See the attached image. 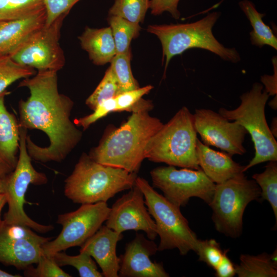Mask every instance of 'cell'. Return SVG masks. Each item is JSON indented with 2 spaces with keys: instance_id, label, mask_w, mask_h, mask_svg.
I'll use <instances>...</instances> for the list:
<instances>
[{
  "instance_id": "obj_18",
  "label": "cell",
  "mask_w": 277,
  "mask_h": 277,
  "mask_svg": "<svg viewBox=\"0 0 277 277\" xmlns=\"http://www.w3.org/2000/svg\"><path fill=\"white\" fill-rule=\"evenodd\" d=\"M7 90L0 93V176H6L15 169L19 147V126L15 115L5 104Z\"/></svg>"
},
{
  "instance_id": "obj_22",
  "label": "cell",
  "mask_w": 277,
  "mask_h": 277,
  "mask_svg": "<svg viewBox=\"0 0 277 277\" xmlns=\"http://www.w3.org/2000/svg\"><path fill=\"white\" fill-rule=\"evenodd\" d=\"M239 5L252 27L253 30L249 33L251 44L259 48L268 45L276 50V36L263 21L265 14L258 12L254 4L250 1H241Z\"/></svg>"
},
{
  "instance_id": "obj_20",
  "label": "cell",
  "mask_w": 277,
  "mask_h": 277,
  "mask_svg": "<svg viewBox=\"0 0 277 277\" xmlns=\"http://www.w3.org/2000/svg\"><path fill=\"white\" fill-rule=\"evenodd\" d=\"M44 10L33 16L0 21V56H10L34 32L46 23Z\"/></svg>"
},
{
  "instance_id": "obj_28",
  "label": "cell",
  "mask_w": 277,
  "mask_h": 277,
  "mask_svg": "<svg viewBox=\"0 0 277 277\" xmlns=\"http://www.w3.org/2000/svg\"><path fill=\"white\" fill-rule=\"evenodd\" d=\"M149 0H115L109 10L108 15L121 17L132 23H143L148 9Z\"/></svg>"
},
{
  "instance_id": "obj_24",
  "label": "cell",
  "mask_w": 277,
  "mask_h": 277,
  "mask_svg": "<svg viewBox=\"0 0 277 277\" xmlns=\"http://www.w3.org/2000/svg\"><path fill=\"white\" fill-rule=\"evenodd\" d=\"M108 22L112 31L116 54L124 53L130 50L131 41L140 34L141 29L140 24L115 15H109Z\"/></svg>"
},
{
  "instance_id": "obj_31",
  "label": "cell",
  "mask_w": 277,
  "mask_h": 277,
  "mask_svg": "<svg viewBox=\"0 0 277 277\" xmlns=\"http://www.w3.org/2000/svg\"><path fill=\"white\" fill-rule=\"evenodd\" d=\"M34 74L33 69L18 64L10 56H0V93L15 81L29 77Z\"/></svg>"
},
{
  "instance_id": "obj_17",
  "label": "cell",
  "mask_w": 277,
  "mask_h": 277,
  "mask_svg": "<svg viewBox=\"0 0 277 277\" xmlns=\"http://www.w3.org/2000/svg\"><path fill=\"white\" fill-rule=\"evenodd\" d=\"M51 238H10L0 234V263L24 270L37 264L44 255L43 245Z\"/></svg>"
},
{
  "instance_id": "obj_38",
  "label": "cell",
  "mask_w": 277,
  "mask_h": 277,
  "mask_svg": "<svg viewBox=\"0 0 277 277\" xmlns=\"http://www.w3.org/2000/svg\"><path fill=\"white\" fill-rule=\"evenodd\" d=\"M228 251L225 250L222 260L214 269L217 277H232L236 274L235 265L227 255Z\"/></svg>"
},
{
  "instance_id": "obj_44",
  "label": "cell",
  "mask_w": 277,
  "mask_h": 277,
  "mask_svg": "<svg viewBox=\"0 0 277 277\" xmlns=\"http://www.w3.org/2000/svg\"><path fill=\"white\" fill-rule=\"evenodd\" d=\"M276 96L274 97L269 103V106L273 110H276L277 108V100Z\"/></svg>"
},
{
  "instance_id": "obj_13",
  "label": "cell",
  "mask_w": 277,
  "mask_h": 277,
  "mask_svg": "<svg viewBox=\"0 0 277 277\" xmlns=\"http://www.w3.org/2000/svg\"><path fill=\"white\" fill-rule=\"evenodd\" d=\"M194 125L202 142L216 147L231 155H243L246 129L236 121L230 122L211 109H198L193 114Z\"/></svg>"
},
{
  "instance_id": "obj_15",
  "label": "cell",
  "mask_w": 277,
  "mask_h": 277,
  "mask_svg": "<svg viewBox=\"0 0 277 277\" xmlns=\"http://www.w3.org/2000/svg\"><path fill=\"white\" fill-rule=\"evenodd\" d=\"M157 251L155 244L142 234L127 244L125 251L120 257L118 276L168 277L162 263L152 262L150 256Z\"/></svg>"
},
{
  "instance_id": "obj_40",
  "label": "cell",
  "mask_w": 277,
  "mask_h": 277,
  "mask_svg": "<svg viewBox=\"0 0 277 277\" xmlns=\"http://www.w3.org/2000/svg\"><path fill=\"white\" fill-rule=\"evenodd\" d=\"M270 130L273 135L276 138L277 137V118L276 117H273L272 120L270 127H269Z\"/></svg>"
},
{
  "instance_id": "obj_2",
  "label": "cell",
  "mask_w": 277,
  "mask_h": 277,
  "mask_svg": "<svg viewBox=\"0 0 277 277\" xmlns=\"http://www.w3.org/2000/svg\"><path fill=\"white\" fill-rule=\"evenodd\" d=\"M148 110L132 112L118 128L107 129L98 145L88 155L98 163L137 173L146 159L145 148L163 123Z\"/></svg>"
},
{
  "instance_id": "obj_42",
  "label": "cell",
  "mask_w": 277,
  "mask_h": 277,
  "mask_svg": "<svg viewBox=\"0 0 277 277\" xmlns=\"http://www.w3.org/2000/svg\"><path fill=\"white\" fill-rule=\"evenodd\" d=\"M19 274H13L9 273L0 269V277H21Z\"/></svg>"
},
{
  "instance_id": "obj_37",
  "label": "cell",
  "mask_w": 277,
  "mask_h": 277,
  "mask_svg": "<svg viewBox=\"0 0 277 277\" xmlns=\"http://www.w3.org/2000/svg\"><path fill=\"white\" fill-rule=\"evenodd\" d=\"M180 0H149V9L153 15H159L169 12L176 19L180 18L181 13L177 9Z\"/></svg>"
},
{
  "instance_id": "obj_9",
  "label": "cell",
  "mask_w": 277,
  "mask_h": 277,
  "mask_svg": "<svg viewBox=\"0 0 277 277\" xmlns=\"http://www.w3.org/2000/svg\"><path fill=\"white\" fill-rule=\"evenodd\" d=\"M27 129L19 127V147L17 164L5 179L4 194L8 208L3 221L7 224L26 226L34 231L45 233L53 230L52 225H43L31 219L24 210L25 197L29 186L43 185L48 178L33 166L26 148Z\"/></svg>"
},
{
  "instance_id": "obj_27",
  "label": "cell",
  "mask_w": 277,
  "mask_h": 277,
  "mask_svg": "<svg viewBox=\"0 0 277 277\" xmlns=\"http://www.w3.org/2000/svg\"><path fill=\"white\" fill-rule=\"evenodd\" d=\"M59 266H71L76 269L81 277H102L103 275L97 269L95 262L87 253L80 252L76 255H70L60 251L52 255Z\"/></svg>"
},
{
  "instance_id": "obj_43",
  "label": "cell",
  "mask_w": 277,
  "mask_h": 277,
  "mask_svg": "<svg viewBox=\"0 0 277 277\" xmlns=\"http://www.w3.org/2000/svg\"><path fill=\"white\" fill-rule=\"evenodd\" d=\"M6 176H0V195L4 193L5 179Z\"/></svg>"
},
{
  "instance_id": "obj_11",
  "label": "cell",
  "mask_w": 277,
  "mask_h": 277,
  "mask_svg": "<svg viewBox=\"0 0 277 277\" xmlns=\"http://www.w3.org/2000/svg\"><path fill=\"white\" fill-rule=\"evenodd\" d=\"M150 176L153 187L160 189L169 201L179 208L185 206L193 197L209 204L215 187L201 169L160 166L152 169Z\"/></svg>"
},
{
  "instance_id": "obj_25",
  "label": "cell",
  "mask_w": 277,
  "mask_h": 277,
  "mask_svg": "<svg viewBox=\"0 0 277 277\" xmlns=\"http://www.w3.org/2000/svg\"><path fill=\"white\" fill-rule=\"evenodd\" d=\"M44 10L43 0H0V21L24 18Z\"/></svg>"
},
{
  "instance_id": "obj_35",
  "label": "cell",
  "mask_w": 277,
  "mask_h": 277,
  "mask_svg": "<svg viewBox=\"0 0 277 277\" xmlns=\"http://www.w3.org/2000/svg\"><path fill=\"white\" fill-rule=\"evenodd\" d=\"M115 98L103 101L93 110V112L84 117L75 118L74 123L76 126L81 127L83 130H86L91 124L99 119L112 112H116Z\"/></svg>"
},
{
  "instance_id": "obj_7",
  "label": "cell",
  "mask_w": 277,
  "mask_h": 277,
  "mask_svg": "<svg viewBox=\"0 0 277 277\" xmlns=\"http://www.w3.org/2000/svg\"><path fill=\"white\" fill-rule=\"evenodd\" d=\"M135 184L143 193L146 206L155 223L160 238L157 250L177 248L183 255L195 252L199 239L180 208L159 193L144 178L137 176Z\"/></svg>"
},
{
  "instance_id": "obj_6",
  "label": "cell",
  "mask_w": 277,
  "mask_h": 277,
  "mask_svg": "<svg viewBox=\"0 0 277 277\" xmlns=\"http://www.w3.org/2000/svg\"><path fill=\"white\" fill-rule=\"evenodd\" d=\"M269 95L259 83L253 84L251 89L242 94L241 104L234 109L221 108L219 113L229 121H236L251 136L254 145V157L244 167V172L258 164L277 161V142L268 126L265 108Z\"/></svg>"
},
{
  "instance_id": "obj_33",
  "label": "cell",
  "mask_w": 277,
  "mask_h": 277,
  "mask_svg": "<svg viewBox=\"0 0 277 277\" xmlns=\"http://www.w3.org/2000/svg\"><path fill=\"white\" fill-rule=\"evenodd\" d=\"M225 250L214 239L198 240L195 252L199 256V260L205 263L214 269L222 259Z\"/></svg>"
},
{
  "instance_id": "obj_4",
  "label": "cell",
  "mask_w": 277,
  "mask_h": 277,
  "mask_svg": "<svg viewBox=\"0 0 277 277\" xmlns=\"http://www.w3.org/2000/svg\"><path fill=\"white\" fill-rule=\"evenodd\" d=\"M220 15V12L215 11L193 23L148 26L147 31L155 35L162 44V63L165 60L164 76L171 58L191 48L209 51L222 60L233 63L241 60L235 48L225 47L212 33Z\"/></svg>"
},
{
  "instance_id": "obj_16",
  "label": "cell",
  "mask_w": 277,
  "mask_h": 277,
  "mask_svg": "<svg viewBox=\"0 0 277 277\" xmlns=\"http://www.w3.org/2000/svg\"><path fill=\"white\" fill-rule=\"evenodd\" d=\"M122 238V233L106 225L101 226L81 246L80 252L87 253L95 260L103 276L118 277L120 260L116 255V247Z\"/></svg>"
},
{
  "instance_id": "obj_1",
  "label": "cell",
  "mask_w": 277,
  "mask_h": 277,
  "mask_svg": "<svg viewBox=\"0 0 277 277\" xmlns=\"http://www.w3.org/2000/svg\"><path fill=\"white\" fill-rule=\"evenodd\" d=\"M19 87H26L30 95L18 102L19 127L45 132L49 145L41 147L27 135L26 148L31 158L42 163L61 162L81 141L82 132L70 118L72 100L58 90L57 72L38 71L24 78Z\"/></svg>"
},
{
  "instance_id": "obj_12",
  "label": "cell",
  "mask_w": 277,
  "mask_h": 277,
  "mask_svg": "<svg viewBox=\"0 0 277 277\" xmlns=\"http://www.w3.org/2000/svg\"><path fill=\"white\" fill-rule=\"evenodd\" d=\"M62 16L31 34L11 55L18 64L38 71L57 72L64 66V51L60 44Z\"/></svg>"
},
{
  "instance_id": "obj_41",
  "label": "cell",
  "mask_w": 277,
  "mask_h": 277,
  "mask_svg": "<svg viewBox=\"0 0 277 277\" xmlns=\"http://www.w3.org/2000/svg\"><path fill=\"white\" fill-rule=\"evenodd\" d=\"M7 204L6 196L4 193H2L0 195V226L2 223L3 220L1 218V213L2 210Z\"/></svg>"
},
{
  "instance_id": "obj_36",
  "label": "cell",
  "mask_w": 277,
  "mask_h": 277,
  "mask_svg": "<svg viewBox=\"0 0 277 277\" xmlns=\"http://www.w3.org/2000/svg\"><path fill=\"white\" fill-rule=\"evenodd\" d=\"M81 0H43L46 14V25H49L62 16H66L73 6Z\"/></svg>"
},
{
  "instance_id": "obj_21",
  "label": "cell",
  "mask_w": 277,
  "mask_h": 277,
  "mask_svg": "<svg viewBox=\"0 0 277 277\" xmlns=\"http://www.w3.org/2000/svg\"><path fill=\"white\" fill-rule=\"evenodd\" d=\"M82 48L96 65L110 63L116 54V48L110 27L100 29L86 27L78 36Z\"/></svg>"
},
{
  "instance_id": "obj_3",
  "label": "cell",
  "mask_w": 277,
  "mask_h": 277,
  "mask_svg": "<svg viewBox=\"0 0 277 277\" xmlns=\"http://www.w3.org/2000/svg\"><path fill=\"white\" fill-rule=\"evenodd\" d=\"M137 173L103 165L83 153L65 180L64 193L74 203L107 202L117 193L131 189Z\"/></svg>"
},
{
  "instance_id": "obj_29",
  "label": "cell",
  "mask_w": 277,
  "mask_h": 277,
  "mask_svg": "<svg viewBox=\"0 0 277 277\" xmlns=\"http://www.w3.org/2000/svg\"><path fill=\"white\" fill-rule=\"evenodd\" d=\"M131 52L116 54L110 63V68L119 85L121 93L140 88L131 68Z\"/></svg>"
},
{
  "instance_id": "obj_14",
  "label": "cell",
  "mask_w": 277,
  "mask_h": 277,
  "mask_svg": "<svg viewBox=\"0 0 277 277\" xmlns=\"http://www.w3.org/2000/svg\"><path fill=\"white\" fill-rule=\"evenodd\" d=\"M130 189L110 208L106 226L120 233L143 231L153 241L157 235L156 226L146 206L143 193L135 184Z\"/></svg>"
},
{
  "instance_id": "obj_19",
  "label": "cell",
  "mask_w": 277,
  "mask_h": 277,
  "mask_svg": "<svg viewBox=\"0 0 277 277\" xmlns=\"http://www.w3.org/2000/svg\"><path fill=\"white\" fill-rule=\"evenodd\" d=\"M196 153L200 168L215 184L244 174V166L234 161L228 153L210 148L198 138Z\"/></svg>"
},
{
  "instance_id": "obj_23",
  "label": "cell",
  "mask_w": 277,
  "mask_h": 277,
  "mask_svg": "<svg viewBox=\"0 0 277 277\" xmlns=\"http://www.w3.org/2000/svg\"><path fill=\"white\" fill-rule=\"evenodd\" d=\"M240 261V264L235 265L236 274L239 277L277 276V264L271 260L269 254H243L241 255Z\"/></svg>"
},
{
  "instance_id": "obj_26",
  "label": "cell",
  "mask_w": 277,
  "mask_h": 277,
  "mask_svg": "<svg viewBox=\"0 0 277 277\" xmlns=\"http://www.w3.org/2000/svg\"><path fill=\"white\" fill-rule=\"evenodd\" d=\"M252 179L261 190V197L267 200L273 210L277 221V161H269L264 171L254 174Z\"/></svg>"
},
{
  "instance_id": "obj_5",
  "label": "cell",
  "mask_w": 277,
  "mask_h": 277,
  "mask_svg": "<svg viewBox=\"0 0 277 277\" xmlns=\"http://www.w3.org/2000/svg\"><path fill=\"white\" fill-rule=\"evenodd\" d=\"M196 134L193 114L183 106L149 140L145 157L170 166L201 169L196 153Z\"/></svg>"
},
{
  "instance_id": "obj_34",
  "label": "cell",
  "mask_w": 277,
  "mask_h": 277,
  "mask_svg": "<svg viewBox=\"0 0 277 277\" xmlns=\"http://www.w3.org/2000/svg\"><path fill=\"white\" fill-rule=\"evenodd\" d=\"M153 88V87L149 85L117 95L114 97L116 105V112H132L134 106L142 97L148 94Z\"/></svg>"
},
{
  "instance_id": "obj_8",
  "label": "cell",
  "mask_w": 277,
  "mask_h": 277,
  "mask_svg": "<svg viewBox=\"0 0 277 277\" xmlns=\"http://www.w3.org/2000/svg\"><path fill=\"white\" fill-rule=\"evenodd\" d=\"M261 197L256 182L244 174L215 184L213 195L208 204L212 210L215 228L232 239L239 238L243 231V217L251 202Z\"/></svg>"
},
{
  "instance_id": "obj_30",
  "label": "cell",
  "mask_w": 277,
  "mask_h": 277,
  "mask_svg": "<svg viewBox=\"0 0 277 277\" xmlns=\"http://www.w3.org/2000/svg\"><path fill=\"white\" fill-rule=\"evenodd\" d=\"M121 93L117 80L109 67L93 92L87 98L85 103L94 110L103 101L114 98Z\"/></svg>"
},
{
  "instance_id": "obj_10",
  "label": "cell",
  "mask_w": 277,
  "mask_h": 277,
  "mask_svg": "<svg viewBox=\"0 0 277 277\" xmlns=\"http://www.w3.org/2000/svg\"><path fill=\"white\" fill-rule=\"evenodd\" d=\"M110 208L106 202L81 204L76 210L60 214L56 223L62 226L58 236L42 246L43 254L55 253L81 246L92 236L107 220Z\"/></svg>"
},
{
  "instance_id": "obj_39",
  "label": "cell",
  "mask_w": 277,
  "mask_h": 277,
  "mask_svg": "<svg viewBox=\"0 0 277 277\" xmlns=\"http://www.w3.org/2000/svg\"><path fill=\"white\" fill-rule=\"evenodd\" d=\"M273 75H265L261 77V82L265 87V91L269 95H276V65L274 68Z\"/></svg>"
},
{
  "instance_id": "obj_32",
  "label": "cell",
  "mask_w": 277,
  "mask_h": 277,
  "mask_svg": "<svg viewBox=\"0 0 277 277\" xmlns=\"http://www.w3.org/2000/svg\"><path fill=\"white\" fill-rule=\"evenodd\" d=\"M36 267L32 265L24 269V275L29 277H71L56 263L52 256L43 255Z\"/></svg>"
}]
</instances>
